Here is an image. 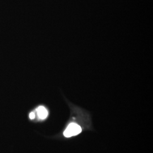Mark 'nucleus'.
<instances>
[{
  "mask_svg": "<svg viewBox=\"0 0 153 153\" xmlns=\"http://www.w3.org/2000/svg\"><path fill=\"white\" fill-rule=\"evenodd\" d=\"M36 111L39 118L41 120L45 119L48 115L47 109L44 106H39L36 109Z\"/></svg>",
  "mask_w": 153,
  "mask_h": 153,
  "instance_id": "nucleus-2",
  "label": "nucleus"
},
{
  "mask_svg": "<svg viewBox=\"0 0 153 153\" xmlns=\"http://www.w3.org/2000/svg\"><path fill=\"white\" fill-rule=\"evenodd\" d=\"M29 117L30 119L33 120V119H35V114L33 112H31L30 114H29Z\"/></svg>",
  "mask_w": 153,
  "mask_h": 153,
  "instance_id": "nucleus-3",
  "label": "nucleus"
},
{
  "mask_svg": "<svg viewBox=\"0 0 153 153\" xmlns=\"http://www.w3.org/2000/svg\"><path fill=\"white\" fill-rule=\"evenodd\" d=\"M82 131L81 126L76 123L70 124L65 131L64 132V135L66 137H71L78 135Z\"/></svg>",
  "mask_w": 153,
  "mask_h": 153,
  "instance_id": "nucleus-1",
  "label": "nucleus"
}]
</instances>
